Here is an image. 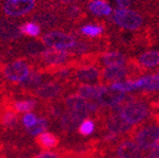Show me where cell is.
Masks as SVG:
<instances>
[{
	"label": "cell",
	"mask_w": 159,
	"mask_h": 158,
	"mask_svg": "<svg viewBox=\"0 0 159 158\" xmlns=\"http://www.w3.org/2000/svg\"><path fill=\"white\" fill-rule=\"evenodd\" d=\"M64 86L59 82H47L35 90V95L43 100H52L62 94Z\"/></svg>",
	"instance_id": "obj_14"
},
{
	"label": "cell",
	"mask_w": 159,
	"mask_h": 158,
	"mask_svg": "<svg viewBox=\"0 0 159 158\" xmlns=\"http://www.w3.org/2000/svg\"><path fill=\"white\" fill-rule=\"evenodd\" d=\"M44 43L42 41H32V42H29L27 44V53L30 55H32V57H41L42 53L44 52V50L47 48H44Z\"/></svg>",
	"instance_id": "obj_26"
},
{
	"label": "cell",
	"mask_w": 159,
	"mask_h": 158,
	"mask_svg": "<svg viewBox=\"0 0 159 158\" xmlns=\"http://www.w3.org/2000/svg\"><path fill=\"white\" fill-rule=\"evenodd\" d=\"M21 30L15 22L7 19H0V38L2 40H16L21 37Z\"/></svg>",
	"instance_id": "obj_18"
},
{
	"label": "cell",
	"mask_w": 159,
	"mask_h": 158,
	"mask_svg": "<svg viewBox=\"0 0 159 158\" xmlns=\"http://www.w3.org/2000/svg\"><path fill=\"white\" fill-rule=\"evenodd\" d=\"M43 81H44V77L42 73L33 71L30 72L29 77L21 83V85L25 89H38L43 84Z\"/></svg>",
	"instance_id": "obj_23"
},
{
	"label": "cell",
	"mask_w": 159,
	"mask_h": 158,
	"mask_svg": "<svg viewBox=\"0 0 159 158\" xmlns=\"http://www.w3.org/2000/svg\"><path fill=\"white\" fill-rule=\"evenodd\" d=\"M96 129V125H95V121L92 118H85L84 121L81 123L79 127V133L82 136H89L92 135Z\"/></svg>",
	"instance_id": "obj_29"
},
{
	"label": "cell",
	"mask_w": 159,
	"mask_h": 158,
	"mask_svg": "<svg viewBox=\"0 0 159 158\" xmlns=\"http://www.w3.org/2000/svg\"><path fill=\"white\" fill-rule=\"evenodd\" d=\"M117 5V8H123V9H130V8H139V11L142 10L146 0H113Z\"/></svg>",
	"instance_id": "obj_30"
},
{
	"label": "cell",
	"mask_w": 159,
	"mask_h": 158,
	"mask_svg": "<svg viewBox=\"0 0 159 158\" xmlns=\"http://www.w3.org/2000/svg\"><path fill=\"white\" fill-rule=\"evenodd\" d=\"M59 2L61 5L70 6V5H75L76 2H79V0H59Z\"/></svg>",
	"instance_id": "obj_37"
},
{
	"label": "cell",
	"mask_w": 159,
	"mask_h": 158,
	"mask_svg": "<svg viewBox=\"0 0 159 158\" xmlns=\"http://www.w3.org/2000/svg\"><path fill=\"white\" fill-rule=\"evenodd\" d=\"M149 156L152 158H159V143L155 145L152 149H149Z\"/></svg>",
	"instance_id": "obj_36"
},
{
	"label": "cell",
	"mask_w": 159,
	"mask_h": 158,
	"mask_svg": "<svg viewBox=\"0 0 159 158\" xmlns=\"http://www.w3.org/2000/svg\"><path fill=\"white\" fill-rule=\"evenodd\" d=\"M87 102L89 100L82 97L80 94H71L65 99L64 104L67 111L73 112L82 117L83 119H85L91 116V114L87 109Z\"/></svg>",
	"instance_id": "obj_12"
},
{
	"label": "cell",
	"mask_w": 159,
	"mask_h": 158,
	"mask_svg": "<svg viewBox=\"0 0 159 158\" xmlns=\"http://www.w3.org/2000/svg\"><path fill=\"white\" fill-rule=\"evenodd\" d=\"M105 21H101L98 23H87L80 28V35L89 39H98L105 35Z\"/></svg>",
	"instance_id": "obj_19"
},
{
	"label": "cell",
	"mask_w": 159,
	"mask_h": 158,
	"mask_svg": "<svg viewBox=\"0 0 159 158\" xmlns=\"http://www.w3.org/2000/svg\"><path fill=\"white\" fill-rule=\"evenodd\" d=\"M144 86L142 91L147 93H159V75L158 74H148L143 77Z\"/></svg>",
	"instance_id": "obj_24"
},
{
	"label": "cell",
	"mask_w": 159,
	"mask_h": 158,
	"mask_svg": "<svg viewBox=\"0 0 159 158\" xmlns=\"http://www.w3.org/2000/svg\"><path fill=\"white\" fill-rule=\"evenodd\" d=\"M122 80H129V70L126 65L105 67L102 70V84H112Z\"/></svg>",
	"instance_id": "obj_11"
},
{
	"label": "cell",
	"mask_w": 159,
	"mask_h": 158,
	"mask_svg": "<svg viewBox=\"0 0 159 158\" xmlns=\"http://www.w3.org/2000/svg\"><path fill=\"white\" fill-rule=\"evenodd\" d=\"M107 23L120 30L137 32L146 29L152 23V20L139 10L116 8L107 19Z\"/></svg>",
	"instance_id": "obj_2"
},
{
	"label": "cell",
	"mask_w": 159,
	"mask_h": 158,
	"mask_svg": "<svg viewBox=\"0 0 159 158\" xmlns=\"http://www.w3.org/2000/svg\"><path fill=\"white\" fill-rule=\"evenodd\" d=\"M1 72L7 80L15 83H22L30 74L29 65L23 60H17L2 67Z\"/></svg>",
	"instance_id": "obj_8"
},
{
	"label": "cell",
	"mask_w": 159,
	"mask_h": 158,
	"mask_svg": "<svg viewBox=\"0 0 159 158\" xmlns=\"http://www.w3.org/2000/svg\"><path fill=\"white\" fill-rule=\"evenodd\" d=\"M154 72H157V74H158L159 75V67H158V69H156V70H155V71Z\"/></svg>",
	"instance_id": "obj_38"
},
{
	"label": "cell",
	"mask_w": 159,
	"mask_h": 158,
	"mask_svg": "<svg viewBox=\"0 0 159 158\" xmlns=\"http://www.w3.org/2000/svg\"><path fill=\"white\" fill-rule=\"evenodd\" d=\"M74 55L70 51L66 50H59L54 48H49L45 49L44 52L41 55V59L43 60L45 64H48V69L50 72L55 73L59 67H64L73 61Z\"/></svg>",
	"instance_id": "obj_4"
},
{
	"label": "cell",
	"mask_w": 159,
	"mask_h": 158,
	"mask_svg": "<svg viewBox=\"0 0 159 158\" xmlns=\"http://www.w3.org/2000/svg\"><path fill=\"white\" fill-rule=\"evenodd\" d=\"M2 124L6 127L12 128L18 124V115L12 111H8L3 114L2 116Z\"/></svg>",
	"instance_id": "obj_32"
},
{
	"label": "cell",
	"mask_w": 159,
	"mask_h": 158,
	"mask_svg": "<svg viewBox=\"0 0 159 158\" xmlns=\"http://www.w3.org/2000/svg\"><path fill=\"white\" fill-rule=\"evenodd\" d=\"M35 158H61V156L54 151H42Z\"/></svg>",
	"instance_id": "obj_35"
},
{
	"label": "cell",
	"mask_w": 159,
	"mask_h": 158,
	"mask_svg": "<svg viewBox=\"0 0 159 158\" xmlns=\"http://www.w3.org/2000/svg\"><path fill=\"white\" fill-rule=\"evenodd\" d=\"M102 65L99 63L81 65L74 69V77L83 84H102ZM103 85V84H102Z\"/></svg>",
	"instance_id": "obj_6"
},
{
	"label": "cell",
	"mask_w": 159,
	"mask_h": 158,
	"mask_svg": "<svg viewBox=\"0 0 159 158\" xmlns=\"http://www.w3.org/2000/svg\"><path fill=\"white\" fill-rule=\"evenodd\" d=\"M41 41L50 48H54V49L59 50H70L71 48L74 47L77 40L73 35H67V33L52 31V32L45 33Z\"/></svg>",
	"instance_id": "obj_7"
},
{
	"label": "cell",
	"mask_w": 159,
	"mask_h": 158,
	"mask_svg": "<svg viewBox=\"0 0 159 158\" xmlns=\"http://www.w3.org/2000/svg\"><path fill=\"white\" fill-rule=\"evenodd\" d=\"M20 30H21V33L22 35H27L29 37H38L41 33V28L38 25L37 22H27L25 25H22L20 27Z\"/></svg>",
	"instance_id": "obj_28"
},
{
	"label": "cell",
	"mask_w": 159,
	"mask_h": 158,
	"mask_svg": "<svg viewBox=\"0 0 159 158\" xmlns=\"http://www.w3.org/2000/svg\"><path fill=\"white\" fill-rule=\"evenodd\" d=\"M135 61L139 65H142L144 69L148 70L149 72H152L156 70V67L159 65V51H146L139 55L134 57Z\"/></svg>",
	"instance_id": "obj_16"
},
{
	"label": "cell",
	"mask_w": 159,
	"mask_h": 158,
	"mask_svg": "<svg viewBox=\"0 0 159 158\" xmlns=\"http://www.w3.org/2000/svg\"><path fill=\"white\" fill-rule=\"evenodd\" d=\"M37 143L43 149H52L57 146L59 139H57V137L54 134L49 133V132H44V133L38 135Z\"/></svg>",
	"instance_id": "obj_21"
},
{
	"label": "cell",
	"mask_w": 159,
	"mask_h": 158,
	"mask_svg": "<svg viewBox=\"0 0 159 158\" xmlns=\"http://www.w3.org/2000/svg\"><path fill=\"white\" fill-rule=\"evenodd\" d=\"M47 127H48L47 118H44V117H41V118L38 119L37 124H35L34 126H32L31 128L28 129V133H29L30 135H32V136H38V135H40V134L44 133L45 129H47Z\"/></svg>",
	"instance_id": "obj_31"
},
{
	"label": "cell",
	"mask_w": 159,
	"mask_h": 158,
	"mask_svg": "<svg viewBox=\"0 0 159 158\" xmlns=\"http://www.w3.org/2000/svg\"><path fill=\"white\" fill-rule=\"evenodd\" d=\"M104 85L102 84H80L76 86L77 94L86 100H96L99 92L102 91Z\"/></svg>",
	"instance_id": "obj_20"
},
{
	"label": "cell",
	"mask_w": 159,
	"mask_h": 158,
	"mask_svg": "<svg viewBox=\"0 0 159 158\" xmlns=\"http://www.w3.org/2000/svg\"><path fill=\"white\" fill-rule=\"evenodd\" d=\"M33 20L38 25H41L43 27H53L59 22V18L57 15L52 12H41L33 16Z\"/></svg>",
	"instance_id": "obj_22"
},
{
	"label": "cell",
	"mask_w": 159,
	"mask_h": 158,
	"mask_svg": "<svg viewBox=\"0 0 159 158\" xmlns=\"http://www.w3.org/2000/svg\"><path fill=\"white\" fill-rule=\"evenodd\" d=\"M35 7V0H6L3 3V11L10 17H21Z\"/></svg>",
	"instance_id": "obj_10"
},
{
	"label": "cell",
	"mask_w": 159,
	"mask_h": 158,
	"mask_svg": "<svg viewBox=\"0 0 159 158\" xmlns=\"http://www.w3.org/2000/svg\"><path fill=\"white\" fill-rule=\"evenodd\" d=\"M128 57L123 51L114 50L98 53V63L102 67H115V65H126Z\"/></svg>",
	"instance_id": "obj_13"
},
{
	"label": "cell",
	"mask_w": 159,
	"mask_h": 158,
	"mask_svg": "<svg viewBox=\"0 0 159 158\" xmlns=\"http://www.w3.org/2000/svg\"><path fill=\"white\" fill-rule=\"evenodd\" d=\"M127 96L126 92L119 91V90L112 89L111 86H106L104 85L103 90L99 92L98 96H97L96 101L101 106L105 107V109H111L114 107L118 104L123 103Z\"/></svg>",
	"instance_id": "obj_9"
},
{
	"label": "cell",
	"mask_w": 159,
	"mask_h": 158,
	"mask_svg": "<svg viewBox=\"0 0 159 158\" xmlns=\"http://www.w3.org/2000/svg\"><path fill=\"white\" fill-rule=\"evenodd\" d=\"M109 154L115 158H142L145 153L134 139L125 136L118 143L115 144Z\"/></svg>",
	"instance_id": "obj_5"
},
{
	"label": "cell",
	"mask_w": 159,
	"mask_h": 158,
	"mask_svg": "<svg viewBox=\"0 0 159 158\" xmlns=\"http://www.w3.org/2000/svg\"><path fill=\"white\" fill-rule=\"evenodd\" d=\"M150 28V33L152 38V44L155 47H159V19L155 20L149 26Z\"/></svg>",
	"instance_id": "obj_33"
},
{
	"label": "cell",
	"mask_w": 159,
	"mask_h": 158,
	"mask_svg": "<svg viewBox=\"0 0 159 158\" xmlns=\"http://www.w3.org/2000/svg\"><path fill=\"white\" fill-rule=\"evenodd\" d=\"M22 122H23V125H25V127L31 128V127L34 126L38 122L37 115H35V114H32V113H25V115L22 118Z\"/></svg>",
	"instance_id": "obj_34"
},
{
	"label": "cell",
	"mask_w": 159,
	"mask_h": 158,
	"mask_svg": "<svg viewBox=\"0 0 159 158\" xmlns=\"http://www.w3.org/2000/svg\"><path fill=\"white\" fill-rule=\"evenodd\" d=\"M87 10L95 17H109L113 13V8L107 0H89Z\"/></svg>",
	"instance_id": "obj_17"
},
{
	"label": "cell",
	"mask_w": 159,
	"mask_h": 158,
	"mask_svg": "<svg viewBox=\"0 0 159 158\" xmlns=\"http://www.w3.org/2000/svg\"><path fill=\"white\" fill-rule=\"evenodd\" d=\"M142 158H152V157H150V156H145V157H142Z\"/></svg>",
	"instance_id": "obj_39"
},
{
	"label": "cell",
	"mask_w": 159,
	"mask_h": 158,
	"mask_svg": "<svg viewBox=\"0 0 159 158\" xmlns=\"http://www.w3.org/2000/svg\"><path fill=\"white\" fill-rule=\"evenodd\" d=\"M128 137L134 139L144 153H146L159 143V123L149 117L144 123L135 125Z\"/></svg>",
	"instance_id": "obj_3"
},
{
	"label": "cell",
	"mask_w": 159,
	"mask_h": 158,
	"mask_svg": "<svg viewBox=\"0 0 159 158\" xmlns=\"http://www.w3.org/2000/svg\"><path fill=\"white\" fill-rule=\"evenodd\" d=\"M152 107L148 101L143 96L140 92L127 94L125 101L122 103L120 116L130 125H138L144 123L152 115Z\"/></svg>",
	"instance_id": "obj_1"
},
{
	"label": "cell",
	"mask_w": 159,
	"mask_h": 158,
	"mask_svg": "<svg viewBox=\"0 0 159 158\" xmlns=\"http://www.w3.org/2000/svg\"><path fill=\"white\" fill-rule=\"evenodd\" d=\"M65 16L66 18L71 20H74L75 22H80L82 20L85 19L86 13L84 12V10L82 9V7L79 5H70L67 6V8L65 9Z\"/></svg>",
	"instance_id": "obj_25"
},
{
	"label": "cell",
	"mask_w": 159,
	"mask_h": 158,
	"mask_svg": "<svg viewBox=\"0 0 159 158\" xmlns=\"http://www.w3.org/2000/svg\"><path fill=\"white\" fill-rule=\"evenodd\" d=\"M83 121L84 119L81 116H79L77 114L71 111H66L60 117V127L65 133H73L76 129H79L80 125Z\"/></svg>",
	"instance_id": "obj_15"
},
{
	"label": "cell",
	"mask_w": 159,
	"mask_h": 158,
	"mask_svg": "<svg viewBox=\"0 0 159 158\" xmlns=\"http://www.w3.org/2000/svg\"><path fill=\"white\" fill-rule=\"evenodd\" d=\"M37 105L34 100H25V101H18L13 104L12 109L18 113H29L32 111Z\"/></svg>",
	"instance_id": "obj_27"
}]
</instances>
